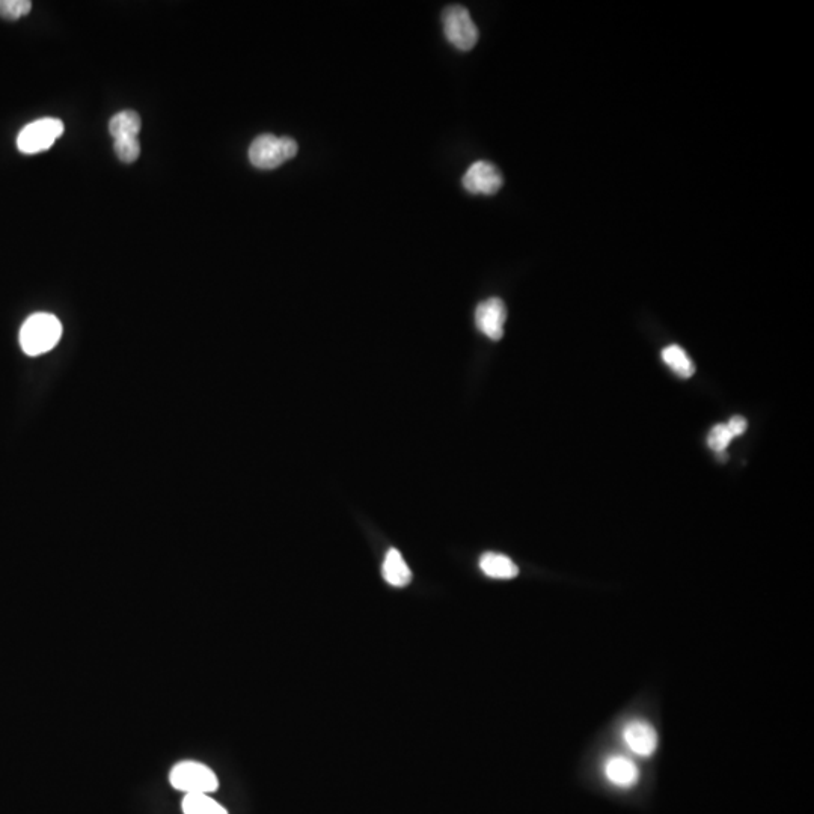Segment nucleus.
Instances as JSON below:
<instances>
[{"mask_svg": "<svg viewBox=\"0 0 814 814\" xmlns=\"http://www.w3.org/2000/svg\"><path fill=\"white\" fill-rule=\"evenodd\" d=\"M62 337V325L52 314L38 313L29 317L20 331V346L28 356L50 352Z\"/></svg>", "mask_w": 814, "mask_h": 814, "instance_id": "nucleus-1", "label": "nucleus"}, {"mask_svg": "<svg viewBox=\"0 0 814 814\" xmlns=\"http://www.w3.org/2000/svg\"><path fill=\"white\" fill-rule=\"evenodd\" d=\"M174 789L186 793V795H209L216 792L219 787V780L215 772L209 766L198 762H181L172 768L169 774Z\"/></svg>", "mask_w": 814, "mask_h": 814, "instance_id": "nucleus-2", "label": "nucleus"}, {"mask_svg": "<svg viewBox=\"0 0 814 814\" xmlns=\"http://www.w3.org/2000/svg\"><path fill=\"white\" fill-rule=\"evenodd\" d=\"M297 154L294 139L276 138L273 135H261L252 142L249 148V160L255 168L275 169Z\"/></svg>", "mask_w": 814, "mask_h": 814, "instance_id": "nucleus-3", "label": "nucleus"}, {"mask_svg": "<svg viewBox=\"0 0 814 814\" xmlns=\"http://www.w3.org/2000/svg\"><path fill=\"white\" fill-rule=\"evenodd\" d=\"M64 133V123L56 118H43L28 124L17 136V147L23 154H37L49 150Z\"/></svg>", "mask_w": 814, "mask_h": 814, "instance_id": "nucleus-4", "label": "nucleus"}, {"mask_svg": "<svg viewBox=\"0 0 814 814\" xmlns=\"http://www.w3.org/2000/svg\"><path fill=\"white\" fill-rule=\"evenodd\" d=\"M444 29L448 41L462 52H468L477 44V26L462 5H451L444 11Z\"/></svg>", "mask_w": 814, "mask_h": 814, "instance_id": "nucleus-5", "label": "nucleus"}, {"mask_svg": "<svg viewBox=\"0 0 814 814\" xmlns=\"http://www.w3.org/2000/svg\"><path fill=\"white\" fill-rule=\"evenodd\" d=\"M505 320H507V308L498 297L484 300L475 311L478 331L493 341H499L504 337Z\"/></svg>", "mask_w": 814, "mask_h": 814, "instance_id": "nucleus-6", "label": "nucleus"}, {"mask_svg": "<svg viewBox=\"0 0 814 814\" xmlns=\"http://www.w3.org/2000/svg\"><path fill=\"white\" fill-rule=\"evenodd\" d=\"M502 183L501 172L489 162H475L463 177V186L474 195H493Z\"/></svg>", "mask_w": 814, "mask_h": 814, "instance_id": "nucleus-7", "label": "nucleus"}, {"mask_svg": "<svg viewBox=\"0 0 814 814\" xmlns=\"http://www.w3.org/2000/svg\"><path fill=\"white\" fill-rule=\"evenodd\" d=\"M622 736L626 747L637 756L650 757L658 748V733L647 721H631L626 724Z\"/></svg>", "mask_w": 814, "mask_h": 814, "instance_id": "nucleus-8", "label": "nucleus"}, {"mask_svg": "<svg viewBox=\"0 0 814 814\" xmlns=\"http://www.w3.org/2000/svg\"><path fill=\"white\" fill-rule=\"evenodd\" d=\"M603 775L617 789H632L640 781V769L634 760L625 756H611L603 763Z\"/></svg>", "mask_w": 814, "mask_h": 814, "instance_id": "nucleus-9", "label": "nucleus"}, {"mask_svg": "<svg viewBox=\"0 0 814 814\" xmlns=\"http://www.w3.org/2000/svg\"><path fill=\"white\" fill-rule=\"evenodd\" d=\"M382 575L383 579L392 587H406L412 581V570L409 569L406 561L401 557L400 551L394 548L389 549L388 554H386L382 566Z\"/></svg>", "mask_w": 814, "mask_h": 814, "instance_id": "nucleus-10", "label": "nucleus"}, {"mask_svg": "<svg viewBox=\"0 0 814 814\" xmlns=\"http://www.w3.org/2000/svg\"><path fill=\"white\" fill-rule=\"evenodd\" d=\"M480 569L493 579H513L519 575V567L512 558L495 552H487L480 558Z\"/></svg>", "mask_w": 814, "mask_h": 814, "instance_id": "nucleus-11", "label": "nucleus"}, {"mask_svg": "<svg viewBox=\"0 0 814 814\" xmlns=\"http://www.w3.org/2000/svg\"><path fill=\"white\" fill-rule=\"evenodd\" d=\"M141 126V117L136 112L123 111L111 118L109 132L114 139L138 138Z\"/></svg>", "mask_w": 814, "mask_h": 814, "instance_id": "nucleus-12", "label": "nucleus"}, {"mask_svg": "<svg viewBox=\"0 0 814 814\" xmlns=\"http://www.w3.org/2000/svg\"><path fill=\"white\" fill-rule=\"evenodd\" d=\"M662 359L682 379H689V377L694 376V362L691 361L688 353L682 347L676 346V344L668 346L667 349L662 350Z\"/></svg>", "mask_w": 814, "mask_h": 814, "instance_id": "nucleus-13", "label": "nucleus"}, {"mask_svg": "<svg viewBox=\"0 0 814 814\" xmlns=\"http://www.w3.org/2000/svg\"><path fill=\"white\" fill-rule=\"evenodd\" d=\"M184 814H228L221 804L209 795H186L183 799Z\"/></svg>", "mask_w": 814, "mask_h": 814, "instance_id": "nucleus-14", "label": "nucleus"}, {"mask_svg": "<svg viewBox=\"0 0 814 814\" xmlns=\"http://www.w3.org/2000/svg\"><path fill=\"white\" fill-rule=\"evenodd\" d=\"M114 150L118 159L124 163H133L141 156V144L138 138L115 139Z\"/></svg>", "mask_w": 814, "mask_h": 814, "instance_id": "nucleus-15", "label": "nucleus"}, {"mask_svg": "<svg viewBox=\"0 0 814 814\" xmlns=\"http://www.w3.org/2000/svg\"><path fill=\"white\" fill-rule=\"evenodd\" d=\"M32 2L29 0H0V17L7 20H19L31 13Z\"/></svg>", "mask_w": 814, "mask_h": 814, "instance_id": "nucleus-16", "label": "nucleus"}, {"mask_svg": "<svg viewBox=\"0 0 814 814\" xmlns=\"http://www.w3.org/2000/svg\"><path fill=\"white\" fill-rule=\"evenodd\" d=\"M732 439V433L727 429L726 424H718V426L710 430L709 436H707V445L715 453H726V448L729 447Z\"/></svg>", "mask_w": 814, "mask_h": 814, "instance_id": "nucleus-17", "label": "nucleus"}, {"mask_svg": "<svg viewBox=\"0 0 814 814\" xmlns=\"http://www.w3.org/2000/svg\"><path fill=\"white\" fill-rule=\"evenodd\" d=\"M726 426L727 429L730 430V433H732L733 438H738V436L744 435L748 423L744 417H739L738 415V417H733Z\"/></svg>", "mask_w": 814, "mask_h": 814, "instance_id": "nucleus-18", "label": "nucleus"}]
</instances>
